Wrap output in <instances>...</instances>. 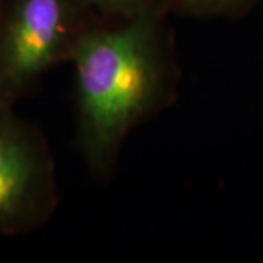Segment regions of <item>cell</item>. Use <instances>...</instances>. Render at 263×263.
<instances>
[{
	"instance_id": "6da1fadb",
	"label": "cell",
	"mask_w": 263,
	"mask_h": 263,
	"mask_svg": "<svg viewBox=\"0 0 263 263\" xmlns=\"http://www.w3.org/2000/svg\"><path fill=\"white\" fill-rule=\"evenodd\" d=\"M167 12L98 21L69 60L75 69L78 143L97 177L113 173L132 130L174 98L177 67Z\"/></svg>"
},
{
	"instance_id": "7a4b0ae2",
	"label": "cell",
	"mask_w": 263,
	"mask_h": 263,
	"mask_svg": "<svg viewBox=\"0 0 263 263\" xmlns=\"http://www.w3.org/2000/svg\"><path fill=\"white\" fill-rule=\"evenodd\" d=\"M95 22L81 0H6L0 21V107H12L47 70L69 62Z\"/></svg>"
},
{
	"instance_id": "3957f363",
	"label": "cell",
	"mask_w": 263,
	"mask_h": 263,
	"mask_svg": "<svg viewBox=\"0 0 263 263\" xmlns=\"http://www.w3.org/2000/svg\"><path fill=\"white\" fill-rule=\"evenodd\" d=\"M56 206V170L44 136L0 107V235L37 228Z\"/></svg>"
},
{
	"instance_id": "277c9868",
	"label": "cell",
	"mask_w": 263,
	"mask_h": 263,
	"mask_svg": "<svg viewBox=\"0 0 263 263\" xmlns=\"http://www.w3.org/2000/svg\"><path fill=\"white\" fill-rule=\"evenodd\" d=\"M103 21H126L155 9H168L167 0H81Z\"/></svg>"
},
{
	"instance_id": "5b68a950",
	"label": "cell",
	"mask_w": 263,
	"mask_h": 263,
	"mask_svg": "<svg viewBox=\"0 0 263 263\" xmlns=\"http://www.w3.org/2000/svg\"><path fill=\"white\" fill-rule=\"evenodd\" d=\"M256 0H167L170 10L195 16L235 15L247 9Z\"/></svg>"
},
{
	"instance_id": "8992f818",
	"label": "cell",
	"mask_w": 263,
	"mask_h": 263,
	"mask_svg": "<svg viewBox=\"0 0 263 263\" xmlns=\"http://www.w3.org/2000/svg\"><path fill=\"white\" fill-rule=\"evenodd\" d=\"M5 2L6 0H0V21H2V13H3V8H5Z\"/></svg>"
}]
</instances>
